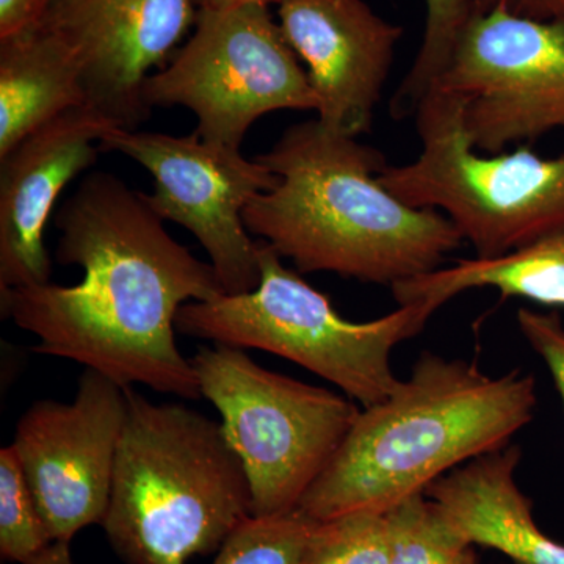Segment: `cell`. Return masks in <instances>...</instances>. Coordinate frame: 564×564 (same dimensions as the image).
Returning <instances> with one entry per match:
<instances>
[{
    "mask_svg": "<svg viewBox=\"0 0 564 564\" xmlns=\"http://www.w3.org/2000/svg\"><path fill=\"white\" fill-rule=\"evenodd\" d=\"M55 225L57 261L79 265L84 278L0 292L2 317L33 334L40 355L82 364L122 388L202 399L195 367L176 344V317L185 304L225 293L210 262L176 242L144 193L111 173L87 174Z\"/></svg>",
    "mask_w": 564,
    "mask_h": 564,
    "instance_id": "cell-1",
    "label": "cell"
},
{
    "mask_svg": "<svg viewBox=\"0 0 564 564\" xmlns=\"http://www.w3.org/2000/svg\"><path fill=\"white\" fill-rule=\"evenodd\" d=\"M256 159L280 181L251 199L245 226L299 273L392 288L441 269L464 242L444 214L408 206L381 184L383 152L318 118L291 126Z\"/></svg>",
    "mask_w": 564,
    "mask_h": 564,
    "instance_id": "cell-2",
    "label": "cell"
},
{
    "mask_svg": "<svg viewBox=\"0 0 564 564\" xmlns=\"http://www.w3.org/2000/svg\"><path fill=\"white\" fill-rule=\"evenodd\" d=\"M536 404L533 375L489 377L475 362L425 351L388 399L362 408L296 510L314 521L388 513L452 470L510 445Z\"/></svg>",
    "mask_w": 564,
    "mask_h": 564,
    "instance_id": "cell-3",
    "label": "cell"
},
{
    "mask_svg": "<svg viewBox=\"0 0 564 564\" xmlns=\"http://www.w3.org/2000/svg\"><path fill=\"white\" fill-rule=\"evenodd\" d=\"M107 540L128 564H188L218 551L251 516V491L221 423L126 389Z\"/></svg>",
    "mask_w": 564,
    "mask_h": 564,
    "instance_id": "cell-4",
    "label": "cell"
},
{
    "mask_svg": "<svg viewBox=\"0 0 564 564\" xmlns=\"http://www.w3.org/2000/svg\"><path fill=\"white\" fill-rule=\"evenodd\" d=\"M258 288L185 304L176 332L273 352L329 381L362 408L388 399L402 381L392 372L393 348L417 336L436 313L411 303L375 321H347L325 293L282 265L269 243L258 239Z\"/></svg>",
    "mask_w": 564,
    "mask_h": 564,
    "instance_id": "cell-5",
    "label": "cell"
},
{
    "mask_svg": "<svg viewBox=\"0 0 564 564\" xmlns=\"http://www.w3.org/2000/svg\"><path fill=\"white\" fill-rule=\"evenodd\" d=\"M464 102L440 88L415 110L421 152L378 176L408 206L441 212L475 258L499 259L564 228V151L555 158L522 144L485 154L464 129Z\"/></svg>",
    "mask_w": 564,
    "mask_h": 564,
    "instance_id": "cell-6",
    "label": "cell"
},
{
    "mask_svg": "<svg viewBox=\"0 0 564 564\" xmlns=\"http://www.w3.org/2000/svg\"><path fill=\"white\" fill-rule=\"evenodd\" d=\"M191 361L247 473L251 516L296 511L361 410L339 393L263 369L243 348L215 344Z\"/></svg>",
    "mask_w": 564,
    "mask_h": 564,
    "instance_id": "cell-7",
    "label": "cell"
},
{
    "mask_svg": "<svg viewBox=\"0 0 564 564\" xmlns=\"http://www.w3.org/2000/svg\"><path fill=\"white\" fill-rule=\"evenodd\" d=\"M154 107H185L203 140L240 150L256 120L280 110L318 109L306 69L269 6L198 10L195 31L144 84Z\"/></svg>",
    "mask_w": 564,
    "mask_h": 564,
    "instance_id": "cell-8",
    "label": "cell"
},
{
    "mask_svg": "<svg viewBox=\"0 0 564 564\" xmlns=\"http://www.w3.org/2000/svg\"><path fill=\"white\" fill-rule=\"evenodd\" d=\"M433 88L463 99L478 151L533 143L564 129V28L503 10L474 13Z\"/></svg>",
    "mask_w": 564,
    "mask_h": 564,
    "instance_id": "cell-9",
    "label": "cell"
},
{
    "mask_svg": "<svg viewBox=\"0 0 564 564\" xmlns=\"http://www.w3.org/2000/svg\"><path fill=\"white\" fill-rule=\"evenodd\" d=\"M99 150L121 152L151 173L154 191L147 196L163 221L188 229L209 254L228 295L258 288L259 248L243 221L252 198L273 191L280 177L258 159L236 148L161 132L113 129Z\"/></svg>",
    "mask_w": 564,
    "mask_h": 564,
    "instance_id": "cell-10",
    "label": "cell"
},
{
    "mask_svg": "<svg viewBox=\"0 0 564 564\" xmlns=\"http://www.w3.org/2000/svg\"><path fill=\"white\" fill-rule=\"evenodd\" d=\"M126 389L85 369L73 402L40 400L18 422L11 445L52 543H70L106 518L128 417Z\"/></svg>",
    "mask_w": 564,
    "mask_h": 564,
    "instance_id": "cell-11",
    "label": "cell"
},
{
    "mask_svg": "<svg viewBox=\"0 0 564 564\" xmlns=\"http://www.w3.org/2000/svg\"><path fill=\"white\" fill-rule=\"evenodd\" d=\"M196 17L193 0H50L36 24L79 62L88 106L135 131L151 113L144 84L173 57Z\"/></svg>",
    "mask_w": 564,
    "mask_h": 564,
    "instance_id": "cell-12",
    "label": "cell"
},
{
    "mask_svg": "<svg viewBox=\"0 0 564 564\" xmlns=\"http://www.w3.org/2000/svg\"><path fill=\"white\" fill-rule=\"evenodd\" d=\"M278 22L304 63L318 120L355 139L369 132L403 29L364 0H281Z\"/></svg>",
    "mask_w": 564,
    "mask_h": 564,
    "instance_id": "cell-13",
    "label": "cell"
},
{
    "mask_svg": "<svg viewBox=\"0 0 564 564\" xmlns=\"http://www.w3.org/2000/svg\"><path fill=\"white\" fill-rule=\"evenodd\" d=\"M117 128L91 106L76 107L0 158V292L50 282L44 231L52 210L66 185L95 165L99 141Z\"/></svg>",
    "mask_w": 564,
    "mask_h": 564,
    "instance_id": "cell-14",
    "label": "cell"
},
{
    "mask_svg": "<svg viewBox=\"0 0 564 564\" xmlns=\"http://www.w3.org/2000/svg\"><path fill=\"white\" fill-rule=\"evenodd\" d=\"M521 456L518 445H507L444 475L425 494L474 545L514 564H564V544L540 529L532 500L516 481Z\"/></svg>",
    "mask_w": 564,
    "mask_h": 564,
    "instance_id": "cell-15",
    "label": "cell"
},
{
    "mask_svg": "<svg viewBox=\"0 0 564 564\" xmlns=\"http://www.w3.org/2000/svg\"><path fill=\"white\" fill-rule=\"evenodd\" d=\"M88 106L79 62L41 25L0 40V158L76 107Z\"/></svg>",
    "mask_w": 564,
    "mask_h": 564,
    "instance_id": "cell-16",
    "label": "cell"
},
{
    "mask_svg": "<svg viewBox=\"0 0 564 564\" xmlns=\"http://www.w3.org/2000/svg\"><path fill=\"white\" fill-rule=\"evenodd\" d=\"M391 289L397 303L423 304L434 313L475 289H494L502 300L564 307V228L503 258L462 259Z\"/></svg>",
    "mask_w": 564,
    "mask_h": 564,
    "instance_id": "cell-17",
    "label": "cell"
},
{
    "mask_svg": "<svg viewBox=\"0 0 564 564\" xmlns=\"http://www.w3.org/2000/svg\"><path fill=\"white\" fill-rule=\"evenodd\" d=\"M388 514L391 564H478L475 545L426 494L408 497Z\"/></svg>",
    "mask_w": 564,
    "mask_h": 564,
    "instance_id": "cell-18",
    "label": "cell"
},
{
    "mask_svg": "<svg viewBox=\"0 0 564 564\" xmlns=\"http://www.w3.org/2000/svg\"><path fill=\"white\" fill-rule=\"evenodd\" d=\"M425 32L413 66L392 96L395 120L415 115L419 104L432 90L448 63L467 22L474 14L473 0H425Z\"/></svg>",
    "mask_w": 564,
    "mask_h": 564,
    "instance_id": "cell-19",
    "label": "cell"
},
{
    "mask_svg": "<svg viewBox=\"0 0 564 564\" xmlns=\"http://www.w3.org/2000/svg\"><path fill=\"white\" fill-rule=\"evenodd\" d=\"M388 513L358 511L315 521L300 564H391Z\"/></svg>",
    "mask_w": 564,
    "mask_h": 564,
    "instance_id": "cell-20",
    "label": "cell"
},
{
    "mask_svg": "<svg viewBox=\"0 0 564 564\" xmlns=\"http://www.w3.org/2000/svg\"><path fill=\"white\" fill-rule=\"evenodd\" d=\"M52 544L13 445L0 451V554L29 564Z\"/></svg>",
    "mask_w": 564,
    "mask_h": 564,
    "instance_id": "cell-21",
    "label": "cell"
},
{
    "mask_svg": "<svg viewBox=\"0 0 564 564\" xmlns=\"http://www.w3.org/2000/svg\"><path fill=\"white\" fill-rule=\"evenodd\" d=\"M314 524L299 510L250 516L218 549L214 564H300Z\"/></svg>",
    "mask_w": 564,
    "mask_h": 564,
    "instance_id": "cell-22",
    "label": "cell"
},
{
    "mask_svg": "<svg viewBox=\"0 0 564 564\" xmlns=\"http://www.w3.org/2000/svg\"><path fill=\"white\" fill-rule=\"evenodd\" d=\"M519 332L527 344L543 359L562 400L564 411V323L556 313H540L530 307H519Z\"/></svg>",
    "mask_w": 564,
    "mask_h": 564,
    "instance_id": "cell-23",
    "label": "cell"
},
{
    "mask_svg": "<svg viewBox=\"0 0 564 564\" xmlns=\"http://www.w3.org/2000/svg\"><path fill=\"white\" fill-rule=\"evenodd\" d=\"M474 13L503 10L529 20L554 22L564 28V0H473Z\"/></svg>",
    "mask_w": 564,
    "mask_h": 564,
    "instance_id": "cell-24",
    "label": "cell"
},
{
    "mask_svg": "<svg viewBox=\"0 0 564 564\" xmlns=\"http://www.w3.org/2000/svg\"><path fill=\"white\" fill-rule=\"evenodd\" d=\"M36 22L35 0H0V40L28 31Z\"/></svg>",
    "mask_w": 564,
    "mask_h": 564,
    "instance_id": "cell-25",
    "label": "cell"
},
{
    "mask_svg": "<svg viewBox=\"0 0 564 564\" xmlns=\"http://www.w3.org/2000/svg\"><path fill=\"white\" fill-rule=\"evenodd\" d=\"M29 564H74L69 543H52Z\"/></svg>",
    "mask_w": 564,
    "mask_h": 564,
    "instance_id": "cell-26",
    "label": "cell"
},
{
    "mask_svg": "<svg viewBox=\"0 0 564 564\" xmlns=\"http://www.w3.org/2000/svg\"><path fill=\"white\" fill-rule=\"evenodd\" d=\"M272 2H281V0H193L196 10H220L231 9V7L248 6V3H262L269 6Z\"/></svg>",
    "mask_w": 564,
    "mask_h": 564,
    "instance_id": "cell-27",
    "label": "cell"
},
{
    "mask_svg": "<svg viewBox=\"0 0 564 564\" xmlns=\"http://www.w3.org/2000/svg\"><path fill=\"white\" fill-rule=\"evenodd\" d=\"M47 3H50V0H35L36 13H39V21L41 14H43L44 10H46Z\"/></svg>",
    "mask_w": 564,
    "mask_h": 564,
    "instance_id": "cell-28",
    "label": "cell"
}]
</instances>
